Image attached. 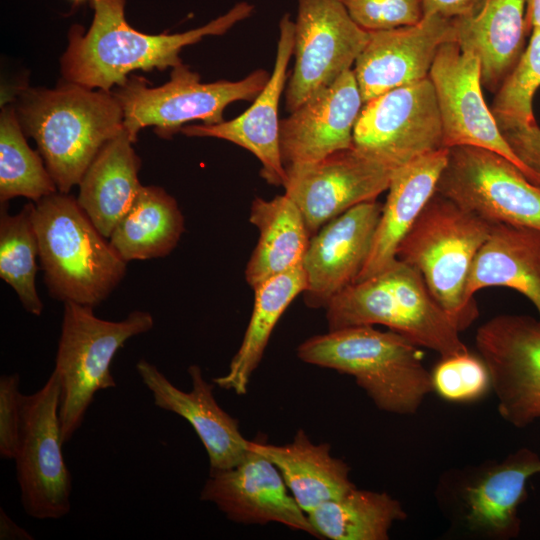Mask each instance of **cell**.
<instances>
[{
	"instance_id": "obj_38",
	"label": "cell",
	"mask_w": 540,
	"mask_h": 540,
	"mask_svg": "<svg viewBox=\"0 0 540 540\" xmlns=\"http://www.w3.org/2000/svg\"><path fill=\"white\" fill-rule=\"evenodd\" d=\"M500 131L518 159L533 174L532 183L540 189V127L511 126Z\"/></svg>"
},
{
	"instance_id": "obj_13",
	"label": "cell",
	"mask_w": 540,
	"mask_h": 540,
	"mask_svg": "<svg viewBox=\"0 0 540 540\" xmlns=\"http://www.w3.org/2000/svg\"><path fill=\"white\" fill-rule=\"evenodd\" d=\"M475 345L488 368L500 416L516 428L540 419V320L494 316L477 329Z\"/></svg>"
},
{
	"instance_id": "obj_35",
	"label": "cell",
	"mask_w": 540,
	"mask_h": 540,
	"mask_svg": "<svg viewBox=\"0 0 540 540\" xmlns=\"http://www.w3.org/2000/svg\"><path fill=\"white\" fill-rule=\"evenodd\" d=\"M433 390L451 402H471L491 388L488 368L480 356L470 352L440 358L431 372Z\"/></svg>"
},
{
	"instance_id": "obj_22",
	"label": "cell",
	"mask_w": 540,
	"mask_h": 540,
	"mask_svg": "<svg viewBox=\"0 0 540 540\" xmlns=\"http://www.w3.org/2000/svg\"><path fill=\"white\" fill-rule=\"evenodd\" d=\"M538 473L540 457L528 448L475 471L459 492L463 525L487 538L517 537L521 525L518 509L527 497L529 478Z\"/></svg>"
},
{
	"instance_id": "obj_34",
	"label": "cell",
	"mask_w": 540,
	"mask_h": 540,
	"mask_svg": "<svg viewBox=\"0 0 540 540\" xmlns=\"http://www.w3.org/2000/svg\"><path fill=\"white\" fill-rule=\"evenodd\" d=\"M540 87V28H533L528 46L502 82L491 105L500 128L537 124L533 97Z\"/></svg>"
},
{
	"instance_id": "obj_19",
	"label": "cell",
	"mask_w": 540,
	"mask_h": 540,
	"mask_svg": "<svg viewBox=\"0 0 540 540\" xmlns=\"http://www.w3.org/2000/svg\"><path fill=\"white\" fill-rule=\"evenodd\" d=\"M450 42L456 43L452 19L436 14L413 26L370 32L353 69L363 103L427 78L439 49Z\"/></svg>"
},
{
	"instance_id": "obj_1",
	"label": "cell",
	"mask_w": 540,
	"mask_h": 540,
	"mask_svg": "<svg viewBox=\"0 0 540 540\" xmlns=\"http://www.w3.org/2000/svg\"><path fill=\"white\" fill-rule=\"evenodd\" d=\"M94 17L89 30L74 26L61 59L66 81L110 92L134 70H164L182 64L181 50L209 35H222L248 18L254 6L235 4L206 25L183 33L149 35L131 27L124 13L125 0H91Z\"/></svg>"
},
{
	"instance_id": "obj_24",
	"label": "cell",
	"mask_w": 540,
	"mask_h": 540,
	"mask_svg": "<svg viewBox=\"0 0 540 540\" xmlns=\"http://www.w3.org/2000/svg\"><path fill=\"white\" fill-rule=\"evenodd\" d=\"M525 0H482L470 14L452 19L461 51L477 55L482 86L494 93L516 66L529 34Z\"/></svg>"
},
{
	"instance_id": "obj_6",
	"label": "cell",
	"mask_w": 540,
	"mask_h": 540,
	"mask_svg": "<svg viewBox=\"0 0 540 540\" xmlns=\"http://www.w3.org/2000/svg\"><path fill=\"white\" fill-rule=\"evenodd\" d=\"M493 224L435 191L396 251L398 260L421 273L460 332L479 316L476 300L466 296V286Z\"/></svg>"
},
{
	"instance_id": "obj_33",
	"label": "cell",
	"mask_w": 540,
	"mask_h": 540,
	"mask_svg": "<svg viewBox=\"0 0 540 540\" xmlns=\"http://www.w3.org/2000/svg\"><path fill=\"white\" fill-rule=\"evenodd\" d=\"M42 156L26 142L15 107L4 106L0 116V201L21 196L34 203L58 191Z\"/></svg>"
},
{
	"instance_id": "obj_7",
	"label": "cell",
	"mask_w": 540,
	"mask_h": 540,
	"mask_svg": "<svg viewBox=\"0 0 540 540\" xmlns=\"http://www.w3.org/2000/svg\"><path fill=\"white\" fill-rule=\"evenodd\" d=\"M153 326V316L147 311L135 310L120 321H109L98 318L92 307L64 303L53 370L59 384L63 443L69 442L82 425L95 394L116 387L110 367L118 350Z\"/></svg>"
},
{
	"instance_id": "obj_40",
	"label": "cell",
	"mask_w": 540,
	"mask_h": 540,
	"mask_svg": "<svg viewBox=\"0 0 540 540\" xmlns=\"http://www.w3.org/2000/svg\"><path fill=\"white\" fill-rule=\"evenodd\" d=\"M0 539L33 540L34 537L28 531L18 526L3 508H0Z\"/></svg>"
},
{
	"instance_id": "obj_15",
	"label": "cell",
	"mask_w": 540,
	"mask_h": 540,
	"mask_svg": "<svg viewBox=\"0 0 540 540\" xmlns=\"http://www.w3.org/2000/svg\"><path fill=\"white\" fill-rule=\"evenodd\" d=\"M396 169L352 145L288 172L285 194L300 209L312 237L348 209L375 200Z\"/></svg>"
},
{
	"instance_id": "obj_23",
	"label": "cell",
	"mask_w": 540,
	"mask_h": 540,
	"mask_svg": "<svg viewBox=\"0 0 540 540\" xmlns=\"http://www.w3.org/2000/svg\"><path fill=\"white\" fill-rule=\"evenodd\" d=\"M447 157L448 149L441 148L395 170L369 256L356 282L383 271L397 259L400 242L436 191Z\"/></svg>"
},
{
	"instance_id": "obj_39",
	"label": "cell",
	"mask_w": 540,
	"mask_h": 540,
	"mask_svg": "<svg viewBox=\"0 0 540 540\" xmlns=\"http://www.w3.org/2000/svg\"><path fill=\"white\" fill-rule=\"evenodd\" d=\"M482 0H422L424 16L439 15L454 19L472 13Z\"/></svg>"
},
{
	"instance_id": "obj_9",
	"label": "cell",
	"mask_w": 540,
	"mask_h": 540,
	"mask_svg": "<svg viewBox=\"0 0 540 540\" xmlns=\"http://www.w3.org/2000/svg\"><path fill=\"white\" fill-rule=\"evenodd\" d=\"M55 373L24 395L19 442L13 460L22 506L38 520H56L71 510L72 479L64 461Z\"/></svg>"
},
{
	"instance_id": "obj_41",
	"label": "cell",
	"mask_w": 540,
	"mask_h": 540,
	"mask_svg": "<svg viewBox=\"0 0 540 540\" xmlns=\"http://www.w3.org/2000/svg\"><path fill=\"white\" fill-rule=\"evenodd\" d=\"M525 20L528 33L533 28H540V0H525Z\"/></svg>"
},
{
	"instance_id": "obj_25",
	"label": "cell",
	"mask_w": 540,
	"mask_h": 540,
	"mask_svg": "<svg viewBox=\"0 0 540 540\" xmlns=\"http://www.w3.org/2000/svg\"><path fill=\"white\" fill-rule=\"evenodd\" d=\"M487 287L518 291L535 306L540 317L539 229L493 224L488 239L474 259L466 296L475 300V293Z\"/></svg>"
},
{
	"instance_id": "obj_16",
	"label": "cell",
	"mask_w": 540,
	"mask_h": 540,
	"mask_svg": "<svg viewBox=\"0 0 540 540\" xmlns=\"http://www.w3.org/2000/svg\"><path fill=\"white\" fill-rule=\"evenodd\" d=\"M200 499L214 503L231 521L280 523L320 539L277 467L251 448L236 466L210 471Z\"/></svg>"
},
{
	"instance_id": "obj_10",
	"label": "cell",
	"mask_w": 540,
	"mask_h": 540,
	"mask_svg": "<svg viewBox=\"0 0 540 540\" xmlns=\"http://www.w3.org/2000/svg\"><path fill=\"white\" fill-rule=\"evenodd\" d=\"M436 192L489 222L540 230V189L494 151L449 148Z\"/></svg>"
},
{
	"instance_id": "obj_36",
	"label": "cell",
	"mask_w": 540,
	"mask_h": 540,
	"mask_svg": "<svg viewBox=\"0 0 540 540\" xmlns=\"http://www.w3.org/2000/svg\"><path fill=\"white\" fill-rule=\"evenodd\" d=\"M353 21L368 32L413 26L424 17L422 0H340Z\"/></svg>"
},
{
	"instance_id": "obj_3",
	"label": "cell",
	"mask_w": 540,
	"mask_h": 540,
	"mask_svg": "<svg viewBox=\"0 0 540 540\" xmlns=\"http://www.w3.org/2000/svg\"><path fill=\"white\" fill-rule=\"evenodd\" d=\"M300 360L354 377L380 410L414 414L433 390L419 346L371 325L315 335L297 348Z\"/></svg>"
},
{
	"instance_id": "obj_11",
	"label": "cell",
	"mask_w": 540,
	"mask_h": 540,
	"mask_svg": "<svg viewBox=\"0 0 540 540\" xmlns=\"http://www.w3.org/2000/svg\"><path fill=\"white\" fill-rule=\"evenodd\" d=\"M442 123L429 77L389 90L362 106L353 145L398 168L442 144Z\"/></svg>"
},
{
	"instance_id": "obj_29",
	"label": "cell",
	"mask_w": 540,
	"mask_h": 540,
	"mask_svg": "<svg viewBox=\"0 0 540 540\" xmlns=\"http://www.w3.org/2000/svg\"><path fill=\"white\" fill-rule=\"evenodd\" d=\"M306 288L303 263L271 277L254 288V305L241 345L228 372L215 385L238 395L247 392L252 374L262 360L273 329L290 303Z\"/></svg>"
},
{
	"instance_id": "obj_21",
	"label": "cell",
	"mask_w": 540,
	"mask_h": 540,
	"mask_svg": "<svg viewBox=\"0 0 540 540\" xmlns=\"http://www.w3.org/2000/svg\"><path fill=\"white\" fill-rule=\"evenodd\" d=\"M136 370L151 392L154 404L179 415L193 427L208 454L210 471L229 469L245 457L248 440L242 436L238 420L219 406L213 393L215 383L204 379L198 365L188 368L192 381L190 392L177 388L145 359L137 362Z\"/></svg>"
},
{
	"instance_id": "obj_31",
	"label": "cell",
	"mask_w": 540,
	"mask_h": 540,
	"mask_svg": "<svg viewBox=\"0 0 540 540\" xmlns=\"http://www.w3.org/2000/svg\"><path fill=\"white\" fill-rule=\"evenodd\" d=\"M320 539L387 540L389 530L407 514L387 493L353 487L307 514Z\"/></svg>"
},
{
	"instance_id": "obj_2",
	"label": "cell",
	"mask_w": 540,
	"mask_h": 540,
	"mask_svg": "<svg viewBox=\"0 0 540 540\" xmlns=\"http://www.w3.org/2000/svg\"><path fill=\"white\" fill-rule=\"evenodd\" d=\"M15 110L61 193L78 185L101 148L124 130L113 93L68 81L52 90H23Z\"/></svg>"
},
{
	"instance_id": "obj_17",
	"label": "cell",
	"mask_w": 540,
	"mask_h": 540,
	"mask_svg": "<svg viewBox=\"0 0 540 540\" xmlns=\"http://www.w3.org/2000/svg\"><path fill=\"white\" fill-rule=\"evenodd\" d=\"M363 104L350 69L280 120V150L286 173L351 147Z\"/></svg>"
},
{
	"instance_id": "obj_20",
	"label": "cell",
	"mask_w": 540,
	"mask_h": 540,
	"mask_svg": "<svg viewBox=\"0 0 540 540\" xmlns=\"http://www.w3.org/2000/svg\"><path fill=\"white\" fill-rule=\"evenodd\" d=\"M294 32V21L286 13L279 22L273 71L266 86L245 112L229 121L185 125L180 129L190 137L223 139L248 150L260 161V175L266 182L283 187L288 177L281 157L278 111L288 64L294 52Z\"/></svg>"
},
{
	"instance_id": "obj_28",
	"label": "cell",
	"mask_w": 540,
	"mask_h": 540,
	"mask_svg": "<svg viewBox=\"0 0 540 540\" xmlns=\"http://www.w3.org/2000/svg\"><path fill=\"white\" fill-rule=\"evenodd\" d=\"M249 221L259 231L245 269V279L252 289L303 263L311 235L300 209L287 194L270 200L256 197Z\"/></svg>"
},
{
	"instance_id": "obj_27",
	"label": "cell",
	"mask_w": 540,
	"mask_h": 540,
	"mask_svg": "<svg viewBox=\"0 0 540 540\" xmlns=\"http://www.w3.org/2000/svg\"><path fill=\"white\" fill-rule=\"evenodd\" d=\"M248 447L277 467L290 493L307 514L355 487L349 477V465L330 454L329 444L312 443L302 429L291 443L273 445L248 440Z\"/></svg>"
},
{
	"instance_id": "obj_18",
	"label": "cell",
	"mask_w": 540,
	"mask_h": 540,
	"mask_svg": "<svg viewBox=\"0 0 540 540\" xmlns=\"http://www.w3.org/2000/svg\"><path fill=\"white\" fill-rule=\"evenodd\" d=\"M383 204L360 203L326 223L309 242L303 260L305 304L325 309L355 283L369 256Z\"/></svg>"
},
{
	"instance_id": "obj_32",
	"label": "cell",
	"mask_w": 540,
	"mask_h": 540,
	"mask_svg": "<svg viewBox=\"0 0 540 540\" xmlns=\"http://www.w3.org/2000/svg\"><path fill=\"white\" fill-rule=\"evenodd\" d=\"M34 203L11 215L7 203L0 209V277L17 294L24 309L40 316L43 303L36 289L39 243L33 220Z\"/></svg>"
},
{
	"instance_id": "obj_37",
	"label": "cell",
	"mask_w": 540,
	"mask_h": 540,
	"mask_svg": "<svg viewBox=\"0 0 540 540\" xmlns=\"http://www.w3.org/2000/svg\"><path fill=\"white\" fill-rule=\"evenodd\" d=\"M18 373L0 377V456L14 459L21 429L22 403Z\"/></svg>"
},
{
	"instance_id": "obj_12",
	"label": "cell",
	"mask_w": 540,
	"mask_h": 540,
	"mask_svg": "<svg viewBox=\"0 0 540 540\" xmlns=\"http://www.w3.org/2000/svg\"><path fill=\"white\" fill-rule=\"evenodd\" d=\"M295 63L285 93L292 112L351 69L370 39L340 0H297Z\"/></svg>"
},
{
	"instance_id": "obj_42",
	"label": "cell",
	"mask_w": 540,
	"mask_h": 540,
	"mask_svg": "<svg viewBox=\"0 0 540 540\" xmlns=\"http://www.w3.org/2000/svg\"><path fill=\"white\" fill-rule=\"evenodd\" d=\"M72 1L75 2V3H81L84 0H72Z\"/></svg>"
},
{
	"instance_id": "obj_5",
	"label": "cell",
	"mask_w": 540,
	"mask_h": 540,
	"mask_svg": "<svg viewBox=\"0 0 540 540\" xmlns=\"http://www.w3.org/2000/svg\"><path fill=\"white\" fill-rule=\"evenodd\" d=\"M325 310L329 331L383 325L440 358L469 352L421 273L398 259L342 290Z\"/></svg>"
},
{
	"instance_id": "obj_8",
	"label": "cell",
	"mask_w": 540,
	"mask_h": 540,
	"mask_svg": "<svg viewBox=\"0 0 540 540\" xmlns=\"http://www.w3.org/2000/svg\"><path fill=\"white\" fill-rule=\"evenodd\" d=\"M269 78L266 70L258 69L238 81L202 83L197 73L180 64L162 86L148 87L141 78H128L113 94L122 107L124 129L135 142L138 132L147 126H154L162 138H170L189 121L223 122L229 104L253 101Z\"/></svg>"
},
{
	"instance_id": "obj_4",
	"label": "cell",
	"mask_w": 540,
	"mask_h": 540,
	"mask_svg": "<svg viewBox=\"0 0 540 540\" xmlns=\"http://www.w3.org/2000/svg\"><path fill=\"white\" fill-rule=\"evenodd\" d=\"M39 259L49 294L94 308L119 285L127 262L68 193L34 203Z\"/></svg>"
},
{
	"instance_id": "obj_26",
	"label": "cell",
	"mask_w": 540,
	"mask_h": 540,
	"mask_svg": "<svg viewBox=\"0 0 540 540\" xmlns=\"http://www.w3.org/2000/svg\"><path fill=\"white\" fill-rule=\"evenodd\" d=\"M132 143L122 130L101 148L78 184V204L106 238L142 187L138 179L141 160Z\"/></svg>"
},
{
	"instance_id": "obj_14",
	"label": "cell",
	"mask_w": 540,
	"mask_h": 540,
	"mask_svg": "<svg viewBox=\"0 0 540 540\" xmlns=\"http://www.w3.org/2000/svg\"><path fill=\"white\" fill-rule=\"evenodd\" d=\"M439 107L444 148L475 146L494 151L516 165L532 183L533 174L514 154L487 106L476 54L444 44L428 75Z\"/></svg>"
},
{
	"instance_id": "obj_30",
	"label": "cell",
	"mask_w": 540,
	"mask_h": 540,
	"mask_svg": "<svg viewBox=\"0 0 540 540\" xmlns=\"http://www.w3.org/2000/svg\"><path fill=\"white\" fill-rule=\"evenodd\" d=\"M183 232L184 217L176 200L160 187L142 185L108 239L128 263L167 256Z\"/></svg>"
}]
</instances>
